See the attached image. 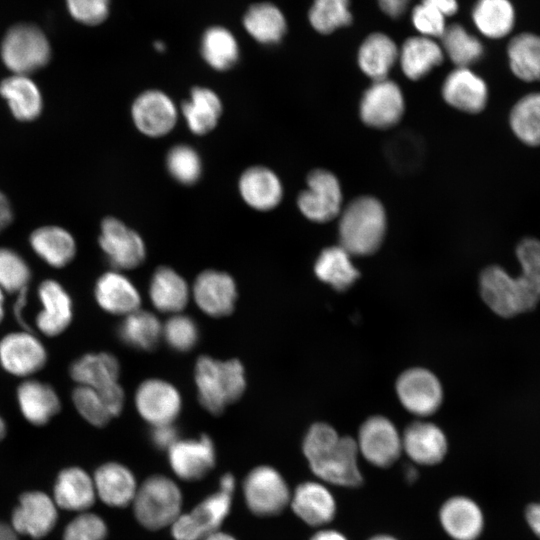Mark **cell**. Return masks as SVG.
Listing matches in <instances>:
<instances>
[{"mask_svg":"<svg viewBox=\"0 0 540 540\" xmlns=\"http://www.w3.org/2000/svg\"><path fill=\"white\" fill-rule=\"evenodd\" d=\"M516 256L522 267L519 277L512 278L499 266L487 267L480 276L484 302L501 317L530 311L540 301V240L523 239Z\"/></svg>","mask_w":540,"mask_h":540,"instance_id":"6da1fadb","label":"cell"},{"mask_svg":"<svg viewBox=\"0 0 540 540\" xmlns=\"http://www.w3.org/2000/svg\"><path fill=\"white\" fill-rule=\"evenodd\" d=\"M190 290L185 279L170 267H158L149 284L153 306L164 313H180L189 301Z\"/></svg>","mask_w":540,"mask_h":540,"instance_id":"f546056e","label":"cell"},{"mask_svg":"<svg viewBox=\"0 0 540 540\" xmlns=\"http://www.w3.org/2000/svg\"><path fill=\"white\" fill-rule=\"evenodd\" d=\"M385 231V210L374 197H358L341 213L340 246L350 255L365 256L374 253L380 247Z\"/></svg>","mask_w":540,"mask_h":540,"instance_id":"3957f363","label":"cell"},{"mask_svg":"<svg viewBox=\"0 0 540 540\" xmlns=\"http://www.w3.org/2000/svg\"><path fill=\"white\" fill-rule=\"evenodd\" d=\"M0 95L6 100L13 116L20 121L37 118L42 110V96L28 75L13 74L0 83Z\"/></svg>","mask_w":540,"mask_h":540,"instance_id":"d6a6232c","label":"cell"},{"mask_svg":"<svg viewBox=\"0 0 540 540\" xmlns=\"http://www.w3.org/2000/svg\"><path fill=\"white\" fill-rule=\"evenodd\" d=\"M30 245L45 263L54 268L68 265L76 254L74 237L59 226H43L32 232Z\"/></svg>","mask_w":540,"mask_h":540,"instance_id":"1f68e13d","label":"cell"},{"mask_svg":"<svg viewBox=\"0 0 540 540\" xmlns=\"http://www.w3.org/2000/svg\"><path fill=\"white\" fill-rule=\"evenodd\" d=\"M398 59L405 76L418 80L443 61L444 52L433 38L419 35L403 43Z\"/></svg>","mask_w":540,"mask_h":540,"instance_id":"e575fe53","label":"cell"},{"mask_svg":"<svg viewBox=\"0 0 540 540\" xmlns=\"http://www.w3.org/2000/svg\"><path fill=\"white\" fill-rule=\"evenodd\" d=\"M200 404L212 414L241 397L246 388L244 367L240 361H220L210 356L198 358L194 372Z\"/></svg>","mask_w":540,"mask_h":540,"instance_id":"277c9868","label":"cell"},{"mask_svg":"<svg viewBox=\"0 0 540 540\" xmlns=\"http://www.w3.org/2000/svg\"><path fill=\"white\" fill-rule=\"evenodd\" d=\"M244 502L258 517L280 514L290 503L291 491L281 473L272 466L253 468L242 484Z\"/></svg>","mask_w":540,"mask_h":540,"instance_id":"ba28073f","label":"cell"},{"mask_svg":"<svg viewBox=\"0 0 540 540\" xmlns=\"http://www.w3.org/2000/svg\"><path fill=\"white\" fill-rule=\"evenodd\" d=\"M41 310L35 318L38 331L55 337L63 333L73 318L72 299L65 288L56 280L47 279L37 289Z\"/></svg>","mask_w":540,"mask_h":540,"instance_id":"d6986e66","label":"cell"},{"mask_svg":"<svg viewBox=\"0 0 540 540\" xmlns=\"http://www.w3.org/2000/svg\"><path fill=\"white\" fill-rule=\"evenodd\" d=\"M192 295L198 308L208 316H227L237 299L236 283L225 272L205 270L195 279Z\"/></svg>","mask_w":540,"mask_h":540,"instance_id":"ac0fdd59","label":"cell"},{"mask_svg":"<svg viewBox=\"0 0 540 540\" xmlns=\"http://www.w3.org/2000/svg\"><path fill=\"white\" fill-rule=\"evenodd\" d=\"M179 111L190 132L203 136L213 131L218 125L223 113V104L214 90L196 86L192 88Z\"/></svg>","mask_w":540,"mask_h":540,"instance_id":"f1b7e54d","label":"cell"},{"mask_svg":"<svg viewBox=\"0 0 540 540\" xmlns=\"http://www.w3.org/2000/svg\"><path fill=\"white\" fill-rule=\"evenodd\" d=\"M438 9L445 17L454 15L458 11L457 0H422Z\"/></svg>","mask_w":540,"mask_h":540,"instance_id":"9f6ffc18","label":"cell"},{"mask_svg":"<svg viewBox=\"0 0 540 540\" xmlns=\"http://www.w3.org/2000/svg\"><path fill=\"white\" fill-rule=\"evenodd\" d=\"M243 202L255 211L267 212L277 207L283 197V186L270 168L254 165L246 168L238 179Z\"/></svg>","mask_w":540,"mask_h":540,"instance_id":"ffe728a7","label":"cell"},{"mask_svg":"<svg viewBox=\"0 0 540 540\" xmlns=\"http://www.w3.org/2000/svg\"><path fill=\"white\" fill-rule=\"evenodd\" d=\"M162 326L154 314L138 309L124 316L117 332L127 346L152 350L162 337Z\"/></svg>","mask_w":540,"mask_h":540,"instance_id":"ab89813d","label":"cell"},{"mask_svg":"<svg viewBox=\"0 0 540 540\" xmlns=\"http://www.w3.org/2000/svg\"><path fill=\"white\" fill-rule=\"evenodd\" d=\"M31 279L30 267L16 251L0 248V289L5 293H19L28 288Z\"/></svg>","mask_w":540,"mask_h":540,"instance_id":"7dc6e473","label":"cell"},{"mask_svg":"<svg viewBox=\"0 0 540 540\" xmlns=\"http://www.w3.org/2000/svg\"><path fill=\"white\" fill-rule=\"evenodd\" d=\"M16 398L22 416L31 424H47L61 409L60 398L48 383L27 378L17 387Z\"/></svg>","mask_w":540,"mask_h":540,"instance_id":"4316f807","label":"cell"},{"mask_svg":"<svg viewBox=\"0 0 540 540\" xmlns=\"http://www.w3.org/2000/svg\"><path fill=\"white\" fill-rule=\"evenodd\" d=\"M13 213L9 200L0 191V232L12 221Z\"/></svg>","mask_w":540,"mask_h":540,"instance_id":"6f0895ef","label":"cell"},{"mask_svg":"<svg viewBox=\"0 0 540 540\" xmlns=\"http://www.w3.org/2000/svg\"><path fill=\"white\" fill-rule=\"evenodd\" d=\"M402 451L417 464L435 465L440 463L447 453V439L443 431L433 423L416 421L404 431Z\"/></svg>","mask_w":540,"mask_h":540,"instance_id":"cb8c5ba5","label":"cell"},{"mask_svg":"<svg viewBox=\"0 0 540 540\" xmlns=\"http://www.w3.org/2000/svg\"><path fill=\"white\" fill-rule=\"evenodd\" d=\"M4 302H5V292L2 289H0V324L3 321L4 316H5Z\"/></svg>","mask_w":540,"mask_h":540,"instance_id":"be15d7a7","label":"cell"},{"mask_svg":"<svg viewBox=\"0 0 540 540\" xmlns=\"http://www.w3.org/2000/svg\"><path fill=\"white\" fill-rule=\"evenodd\" d=\"M294 514L309 526L328 524L336 514V502L328 488L320 482L306 481L291 493Z\"/></svg>","mask_w":540,"mask_h":540,"instance_id":"603a6c76","label":"cell"},{"mask_svg":"<svg viewBox=\"0 0 540 540\" xmlns=\"http://www.w3.org/2000/svg\"><path fill=\"white\" fill-rule=\"evenodd\" d=\"M56 520L54 502L42 492H28L13 511L12 528L17 533L41 538L52 530Z\"/></svg>","mask_w":540,"mask_h":540,"instance_id":"7402d4cb","label":"cell"},{"mask_svg":"<svg viewBox=\"0 0 540 540\" xmlns=\"http://www.w3.org/2000/svg\"><path fill=\"white\" fill-rule=\"evenodd\" d=\"M107 533V525L99 515L83 512L67 525L63 540H105Z\"/></svg>","mask_w":540,"mask_h":540,"instance_id":"f907efd6","label":"cell"},{"mask_svg":"<svg viewBox=\"0 0 540 540\" xmlns=\"http://www.w3.org/2000/svg\"><path fill=\"white\" fill-rule=\"evenodd\" d=\"M233 490L219 485L217 491L201 500L193 509L182 512L170 527L174 540H202L220 530L230 514Z\"/></svg>","mask_w":540,"mask_h":540,"instance_id":"52a82bcc","label":"cell"},{"mask_svg":"<svg viewBox=\"0 0 540 540\" xmlns=\"http://www.w3.org/2000/svg\"><path fill=\"white\" fill-rule=\"evenodd\" d=\"M350 256L340 245L324 249L314 266L316 276L336 290L347 289L359 276Z\"/></svg>","mask_w":540,"mask_h":540,"instance_id":"60d3db41","label":"cell"},{"mask_svg":"<svg viewBox=\"0 0 540 540\" xmlns=\"http://www.w3.org/2000/svg\"><path fill=\"white\" fill-rule=\"evenodd\" d=\"M445 16L434 6L421 1L411 13V21L420 35L435 38L442 37L447 26Z\"/></svg>","mask_w":540,"mask_h":540,"instance_id":"816d5d0a","label":"cell"},{"mask_svg":"<svg viewBox=\"0 0 540 540\" xmlns=\"http://www.w3.org/2000/svg\"><path fill=\"white\" fill-rule=\"evenodd\" d=\"M96 496L93 478L83 469L71 467L58 475L54 498L59 507L85 512L93 505Z\"/></svg>","mask_w":540,"mask_h":540,"instance_id":"4dcf8cb0","label":"cell"},{"mask_svg":"<svg viewBox=\"0 0 540 540\" xmlns=\"http://www.w3.org/2000/svg\"><path fill=\"white\" fill-rule=\"evenodd\" d=\"M368 540H398V539H396L395 537H393L391 535L379 534V535H375V536L371 537Z\"/></svg>","mask_w":540,"mask_h":540,"instance_id":"e7e4bbea","label":"cell"},{"mask_svg":"<svg viewBox=\"0 0 540 540\" xmlns=\"http://www.w3.org/2000/svg\"><path fill=\"white\" fill-rule=\"evenodd\" d=\"M131 506L144 528L155 531L170 527L182 513V491L170 477L151 475L138 486Z\"/></svg>","mask_w":540,"mask_h":540,"instance_id":"5b68a950","label":"cell"},{"mask_svg":"<svg viewBox=\"0 0 540 540\" xmlns=\"http://www.w3.org/2000/svg\"><path fill=\"white\" fill-rule=\"evenodd\" d=\"M94 296L104 311L114 315H128L138 310L141 305V296L136 286L115 269L98 278Z\"/></svg>","mask_w":540,"mask_h":540,"instance_id":"d4e9b609","label":"cell"},{"mask_svg":"<svg viewBox=\"0 0 540 540\" xmlns=\"http://www.w3.org/2000/svg\"><path fill=\"white\" fill-rule=\"evenodd\" d=\"M308 17L317 32L329 34L351 23L350 0H314Z\"/></svg>","mask_w":540,"mask_h":540,"instance_id":"bcb514c9","label":"cell"},{"mask_svg":"<svg viewBox=\"0 0 540 540\" xmlns=\"http://www.w3.org/2000/svg\"><path fill=\"white\" fill-rule=\"evenodd\" d=\"M93 481L96 495L114 508L131 505L139 486L134 473L118 462H107L98 467Z\"/></svg>","mask_w":540,"mask_h":540,"instance_id":"484cf974","label":"cell"},{"mask_svg":"<svg viewBox=\"0 0 540 540\" xmlns=\"http://www.w3.org/2000/svg\"><path fill=\"white\" fill-rule=\"evenodd\" d=\"M162 336L167 344L176 351L191 350L199 339L197 323L183 314H173L162 326Z\"/></svg>","mask_w":540,"mask_h":540,"instance_id":"681fc988","label":"cell"},{"mask_svg":"<svg viewBox=\"0 0 540 540\" xmlns=\"http://www.w3.org/2000/svg\"><path fill=\"white\" fill-rule=\"evenodd\" d=\"M399 57L396 43L384 33L366 37L358 50L360 69L373 81L387 78Z\"/></svg>","mask_w":540,"mask_h":540,"instance_id":"d590c367","label":"cell"},{"mask_svg":"<svg viewBox=\"0 0 540 540\" xmlns=\"http://www.w3.org/2000/svg\"><path fill=\"white\" fill-rule=\"evenodd\" d=\"M154 47L159 52H163L165 50V44L161 41H156L154 43Z\"/></svg>","mask_w":540,"mask_h":540,"instance_id":"003e7915","label":"cell"},{"mask_svg":"<svg viewBox=\"0 0 540 540\" xmlns=\"http://www.w3.org/2000/svg\"><path fill=\"white\" fill-rule=\"evenodd\" d=\"M477 30L490 39L508 36L516 22V11L510 0H477L472 9Z\"/></svg>","mask_w":540,"mask_h":540,"instance_id":"8d00e7d4","label":"cell"},{"mask_svg":"<svg viewBox=\"0 0 540 540\" xmlns=\"http://www.w3.org/2000/svg\"><path fill=\"white\" fill-rule=\"evenodd\" d=\"M69 373L77 385L100 389L118 382L120 364L108 352L87 353L73 361Z\"/></svg>","mask_w":540,"mask_h":540,"instance_id":"836d02e7","label":"cell"},{"mask_svg":"<svg viewBox=\"0 0 540 540\" xmlns=\"http://www.w3.org/2000/svg\"><path fill=\"white\" fill-rule=\"evenodd\" d=\"M0 54L3 63L13 74L28 75L48 63L51 49L38 27L22 23L7 31Z\"/></svg>","mask_w":540,"mask_h":540,"instance_id":"8992f818","label":"cell"},{"mask_svg":"<svg viewBox=\"0 0 540 540\" xmlns=\"http://www.w3.org/2000/svg\"><path fill=\"white\" fill-rule=\"evenodd\" d=\"M201 55L214 70L226 71L239 59V46L234 35L224 27L208 28L201 40Z\"/></svg>","mask_w":540,"mask_h":540,"instance_id":"b9f144b4","label":"cell"},{"mask_svg":"<svg viewBox=\"0 0 540 540\" xmlns=\"http://www.w3.org/2000/svg\"><path fill=\"white\" fill-rule=\"evenodd\" d=\"M202 540H237V539L233 535H231V534H229L227 532L217 530V531H214V532L210 533L209 535H207Z\"/></svg>","mask_w":540,"mask_h":540,"instance_id":"6125c7cd","label":"cell"},{"mask_svg":"<svg viewBox=\"0 0 540 540\" xmlns=\"http://www.w3.org/2000/svg\"><path fill=\"white\" fill-rule=\"evenodd\" d=\"M135 407L151 426L172 424L182 408L179 391L162 379L143 381L135 393Z\"/></svg>","mask_w":540,"mask_h":540,"instance_id":"9a60e30c","label":"cell"},{"mask_svg":"<svg viewBox=\"0 0 540 540\" xmlns=\"http://www.w3.org/2000/svg\"><path fill=\"white\" fill-rule=\"evenodd\" d=\"M442 49L457 67H468L481 59L482 42L460 24L448 26L442 35Z\"/></svg>","mask_w":540,"mask_h":540,"instance_id":"ee69618b","label":"cell"},{"mask_svg":"<svg viewBox=\"0 0 540 540\" xmlns=\"http://www.w3.org/2000/svg\"><path fill=\"white\" fill-rule=\"evenodd\" d=\"M401 404L418 416H429L437 411L442 402V387L437 377L423 368L403 372L396 383Z\"/></svg>","mask_w":540,"mask_h":540,"instance_id":"e0dca14e","label":"cell"},{"mask_svg":"<svg viewBox=\"0 0 540 540\" xmlns=\"http://www.w3.org/2000/svg\"><path fill=\"white\" fill-rule=\"evenodd\" d=\"M41 340L28 330L13 331L0 339V365L9 374L30 378L47 363Z\"/></svg>","mask_w":540,"mask_h":540,"instance_id":"8fae6325","label":"cell"},{"mask_svg":"<svg viewBox=\"0 0 540 540\" xmlns=\"http://www.w3.org/2000/svg\"><path fill=\"white\" fill-rule=\"evenodd\" d=\"M165 164L170 176L186 186L198 182L203 172L201 156L194 147L187 144L172 146L167 152Z\"/></svg>","mask_w":540,"mask_h":540,"instance_id":"f6af8a7d","label":"cell"},{"mask_svg":"<svg viewBox=\"0 0 540 540\" xmlns=\"http://www.w3.org/2000/svg\"><path fill=\"white\" fill-rule=\"evenodd\" d=\"M300 212L309 220L323 223L341 211L342 192L338 179L327 170L317 169L307 177V189L298 198Z\"/></svg>","mask_w":540,"mask_h":540,"instance_id":"7c38bea8","label":"cell"},{"mask_svg":"<svg viewBox=\"0 0 540 540\" xmlns=\"http://www.w3.org/2000/svg\"><path fill=\"white\" fill-rule=\"evenodd\" d=\"M152 444L159 450H167L179 440L177 428L172 424L152 426L150 432Z\"/></svg>","mask_w":540,"mask_h":540,"instance_id":"db71d44e","label":"cell"},{"mask_svg":"<svg viewBox=\"0 0 540 540\" xmlns=\"http://www.w3.org/2000/svg\"><path fill=\"white\" fill-rule=\"evenodd\" d=\"M444 100L452 107L467 113L482 111L488 101L485 81L468 67L450 72L442 86Z\"/></svg>","mask_w":540,"mask_h":540,"instance_id":"44dd1931","label":"cell"},{"mask_svg":"<svg viewBox=\"0 0 540 540\" xmlns=\"http://www.w3.org/2000/svg\"><path fill=\"white\" fill-rule=\"evenodd\" d=\"M77 412L93 426L102 427L113 418L101 393L92 387L77 385L72 392Z\"/></svg>","mask_w":540,"mask_h":540,"instance_id":"c3c4849f","label":"cell"},{"mask_svg":"<svg viewBox=\"0 0 540 540\" xmlns=\"http://www.w3.org/2000/svg\"><path fill=\"white\" fill-rule=\"evenodd\" d=\"M243 25L256 41L265 45L280 42L287 29L283 13L271 3L252 5L244 15Z\"/></svg>","mask_w":540,"mask_h":540,"instance_id":"f35d334b","label":"cell"},{"mask_svg":"<svg viewBox=\"0 0 540 540\" xmlns=\"http://www.w3.org/2000/svg\"><path fill=\"white\" fill-rule=\"evenodd\" d=\"M6 434V425L3 418L0 416V441L4 438Z\"/></svg>","mask_w":540,"mask_h":540,"instance_id":"03108f58","label":"cell"},{"mask_svg":"<svg viewBox=\"0 0 540 540\" xmlns=\"http://www.w3.org/2000/svg\"><path fill=\"white\" fill-rule=\"evenodd\" d=\"M130 115L135 128L148 138L170 134L180 115L173 99L159 89L141 92L132 102Z\"/></svg>","mask_w":540,"mask_h":540,"instance_id":"9c48e42d","label":"cell"},{"mask_svg":"<svg viewBox=\"0 0 540 540\" xmlns=\"http://www.w3.org/2000/svg\"><path fill=\"white\" fill-rule=\"evenodd\" d=\"M358 453L355 439L339 436L325 423L312 425L304 437L303 454L311 471L332 485L354 488L362 484Z\"/></svg>","mask_w":540,"mask_h":540,"instance_id":"7a4b0ae2","label":"cell"},{"mask_svg":"<svg viewBox=\"0 0 540 540\" xmlns=\"http://www.w3.org/2000/svg\"><path fill=\"white\" fill-rule=\"evenodd\" d=\"M74 19L87 25L103 22L109 13V0H66Z\"/></svg>","mask_w":540,"mask_h":540,"instance_id":"f5cc1de1","label":"cell"},{"mask_svg":"<svg viewBox=\"0 0 540 540\" xmlns=\"http://www.w3.org/2000/svg\"><path fill=\"white\" fill-rule=\"evenodd\" d=\"M439 520L453 540H476L484 524L479 506L464 496L447 499L440 508Z\"/></svg>","mask_w":540,"mask_h":540,"instance_id":"83f0119b","label":"cell"},{"mask_svg":"<svg viewBox=\"0 0 540 540\" xmlns=\"http://www.w3.org/2000/svg\"><path fill=\"white\" fill-rule=\"evenodd\" d=\"M168 462L173 473L187 482L204 478L215 466L216 450L207 435L179 439L168 449Z\"/></svg>","mask_w":540,"mask_h":540,"instance_id":"2e32d148","label":"cell"},{"mask_svg":"<svg viewBox=\"0 0 540 540\" xmlns=\"http://www.w3.org/2000/svg\"><path fill=\"white\" fill-rule=\"evenodd\" d=\"M310 540H348L342 533L332 529H324L315 533Z\"/></svg>","mask_w":540,"mask_h":540,"instance_id":"91938a15","label":"cell"},{"mask_svg":"<svg viewBox=\"0 0 540 540\" xmlns=\"http://www.w3.org/2000/svg\"><path fill=\"white\" fill-rule=\"evenodd\" d=\"M404 108L401 89L395 82L385 78L373 81L364 92L360 102V117L370 127L385 129L399 122Z\"/></svg>","mask_w":540,"mask_h":540,"instance_id":"5bb4252c","label":"cell"},{"mask_svg":"<svg viewBox=\"0 0 540 540\" xmlns=\"http://www.w3.org/2000/svg\"><path fill=\"white\" fill-rule=\"evenodd\" d=\"M510 70L524 82L540 80V35L521 32L513 36L507 46Z\"/></svg>","mask_w":540,"mask_h":540,"instance_id":"74e56055","label":"cell"},{"mask_svg":"<svg viewBox=\"0 0 540 540\" xmlns=\"http://www.w3.org/2000/svg\"><path fill=\"white\" fill-rule=\"evenodd\" d=\"M0 540H17L14 529L2 521H0Z\"/></svg>","mask_w":540,"mask_h":540,"instance_id":"94428289","label":"cell"},{"mask_svg":"<svg viewBox=\"0 0 540 540\" xmlns=\"http://www.w3.org/2000/svg\"><path fill=\"white\" fill-rule=\"evenodd\" d=\"M509 124L521 142L529 146L540 145V92L527 94L514 104Z\"/></svg>","mask_w":540,"mask_h":540,"instance_id":"7bdbcfd3","label":"cell"},{"mask_svg":"<svg viewBox=\"0 0 540 540\" xmlns=\"http://www.w3.org/2000/svg\"><path fill=\"white\" fill-rule=\"evenodd\" d=\"M526 519L533 532L540 537V504H531L527 507Z\"/></svg>","mask_w":540,"mask_h":540,"instance_id":"680465c9","label":"cell"},{"mask_svg":"<svg viewBox=\"0 0 540 540\" xmlns=\"http://www.w3.org/2000/svg\"><path fill=\"white\" fill-rule=\"evenodd\" d=\"M98 242L115 270L134 269L145 260L144 240L138 232L118 218L110 216L103 219Z\"/></svg>","mask_w":540,"mask_h":540,"instance_id":"30bf717a","label":"cell"},{"mask_svg":"<svg viewBox=\"0 0 540 540\" xmlns=\"http://www.w3.org/2000/svg\"><path fill=\"white\" fill-rule=\"evenodd\" d=\"M357 446L372 465L387 468L402 452V440L393 423L383 416L368 418L360 427Z\"/></svg>","mask_w":540,"mask_h":540,"instance_id":"4fadbf2b","label":"cell"},{"mask_svg":"<svg viewBox=\"0 0 540 540\" xmlns=\"http://www.w3.org/2000/svg\"><path fill=\"white\" fill-rule=\"evenodd\" d=\"M411 0H378L382 11L389 17L398 18L407 9Z\"/></svg>","mask_w":540,"mask_h":540,"instance_id":"11a10c76","label":"cell"}]
</instances>
